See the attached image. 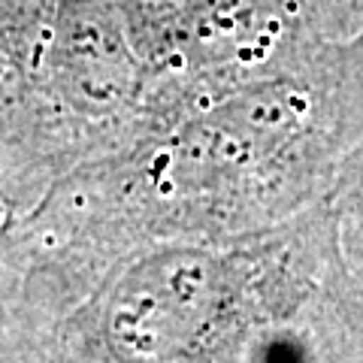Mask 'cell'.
I'll return each mask as SVG.
<instances>
[{
  "instance_id": "1",
  "label": "cell",
  "mask_w": 363,
  "mask_h": 363,
  "mask_svg": "<svg viewBox=\"0 0 363 363\" xmlns=\"http://www.w3.org/2000/svg\"><path fill=\"white\" fill-rule=\"evenodd\" d=\"M179 85L182 109L149 155L167 191L303 197L363 136V37L272 70Z\"/></svg>"
},
{
  "instance_id": "2",
  "label": "cell",
  "mask_w": 363,
  "mask_h": 363,
  "mask_svg": "<svg viewBox=\"0 0 363 363\" xmlns=\"http://www.w3.org/2000/svg\"><path fill=\"white\" fill-rule=\"evenodd\" d=\"M155 76H248L363 37V0H128Z\"/></svg>"
},
{
  "instance_id": "3",
  "label": "cell",
  "mask_w": 363,
  "mask_h": 363,
  "mask_svg": "<svg viewBox=\"0 0 363 363\" xmlns=\"http://www.w3.org/2000/svg\"><path fill=\"white\" fill-rule=\"evenodd\" d=\"M224 303V279L203 255H164L130 272L109 315L118 357L176 363L209 330Z\"/></svg>"
},
{
  "instance_id": "4",
  "label": "cell",
  "mask_w": 363,
  "mask_h": 363,
  "mask_svg": "<svg viewBox=\"0 0 363 363\" xmlns=\"http://www.w3.org/2000/svg\"><path fill=\"white\" fill-rule=\"evenodd\" d=\"M351 185H354V194H357V203L363 209V145L354 157V167H351Z\"/></svg>"
},
{
  "instance_id": "5",
  "label": "cell",
  "mask_w": 363,
  "mask_h": 363,
  "mask_svg": "<svg viewBox=\"0 0 363 363\" xmlns=\"http://www.w3.org/2000/svg\"><path fill=\"white\" fill-rule=\"evenodd\" d=\"M0 221H4V203H0Z\"/></svg>"
}]
</instances>
